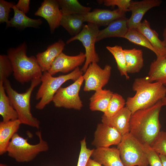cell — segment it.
Returning <instances> with one entry per match:
<instances>
[{"label": "cell", "instance_id": "cell-18", "mask_svg": "<svg viewBox=\"0 0 166 166\" xmlns=\"http://www.w3.org/2000/svg\"><path fill=\"white\" fill-rule=\"evenodd\" d=\"M65 45L61 39L49 45L45 51L39 53L36 57L42 72L48 71L54 60L64 50Z\"/></svg>", "mask_w": 166, "mask_h": 166}, {"label": "cell", "instance_id": "cell-4", "mask_svg": "<svg viewBox=\"0 0 166 166\" xmlns=\"http://www.w3.org/2000/svg\"><path fill=\"white\" fill-rule=\"evenodd\" d=\"M3 82L6 92L9 98L10 104L16 111L18 114V119L21 124L38 129L40 122L31 113L30 100L34 89L41 82V78L32 80L29 88L25 92L22 93H19L13 89L8 79Z\"/></svg>", "mask_w": 166, "mask_h": 166}, {"label": "cell", "instance_id": "cell-34", "mask_svg": "<svg viewBox=\"0 0 166 166\" xmlns=\"http://www.w3.org/2000/svg\"><path fill=\"white\" fill-rule=\"evenodd\" d=\"M93 150L87 148L85 138L82 140L81 141V150L77 166H86Z\"/></svg>", "mask_w": 166, "mask_h": 166}, {"label": "cell", "instance_id": "cell-27", "mask_svg": "<svg viewBox=\"0 0 166 166\" xmlns=\"http://www.w3.org/2000/svg\"><path fill=\"white\" fill-rule=\"evenodd\" d=\"M3 82L0 81V114L4 122L18 119L16 111L11 105L9 98L6 94Z\"/></svg>", "mask_w": 166, "mask_h": 166}, {"label": "cell", "instance_id": "cell-13", "mask_svg": "<svg viewBox=\"0 0 166 166\" xmlns=\"http://www.w3.org/2000/svg\"><path fill=\"white\" fill-rule=\"evenodd\" d=\"M34 15L41 17L47 21L52 33L60 26L62 14L57 0H44Z\"/></svg>", "mask_w": 166, "mask_h": 166}, {"label": "cell", "instance_id": "cell-9", "mask_svg": "<svg viewBox=\"0 0 166 166\" xmlns=\"http://www.w3.org/2000/svg\"><path fill=\"white\" fill-rule=\"evenodd\" d=\"M82 75L68 86L59 88L52 101L55 107L77 110L81 109L83 105L79 92L84 81Z\"/></svg>", "mask_w": 166, "mask_h": 166}, {"label": "cell", "instance_id": "cell-32", "mask_svg": "<svg viewBox=\"0 0 166 166\" xmlns=\"http://www.w3.org/2000/svg\"><path fill=\"white\" fill-rule=\"evenodd\" d=\"M13 73L12 64L7 55H0V81H3Z\"/></svg>", "mask_w": 166, "mask_h": 166}, {"label": "cell", "instance_id": "cell-10", "mask_svg": "<svg viewBox=\"0 0 166 166\" xmlns=\"http://www.w3.org/2000/svg\"><path fill=\"white\" fill-rule=\"evenodd\" d=\"M111 69L109 65H106L102 69L97 63H91L82 75L85 83L84 91H96L102 89L108 82Z\"/></svg>", "mask_w": 166, "mask_h": 166}, {"label": "cell", "instance_id": "cell-23", "mask_svg": "<svg viewBox=\"0 0 166 166\" xmlns=\"http://www.w3.org/2000/svg\"><path fill=\"white\" fill-rule=\"evenodd\" d=\"M113 92L109 89H99L89 98V109L92 111L105 112Z\"/></svg>", "mask_w": 166, "mask_h": 166}, {"label": "cell", "instance_id": "cell-41", "mask_svg": "<svg viewBox=\"0 0 166 166\" xmlns=\"http://www.w3.org/2000/svg\"><path fill=\"white\" fill-rule=\"evenodd\" d=\"M163 36L164 38L163 41L166 42V24L163 32Z\"/></svg>", "mask_w": 166, "mask_h": 166}, {"label": "cell", "instance_id": "cell-28", "mask_svg": "<svg viewBox=\"0 0 166 166\" xmlns=\"http://www.w3.org/2000/svg\"><path fill=\"white\" fill-rule=\"evenodd\" d=\"M62 15L84 14L90 11L91 8L85 6L77 0H57Z\"/></svg>", "mask_w": 166, "mask_h": 166}, {"label": "cell", "instance_id": "cell-40", "mask_svg": "<svg viewBox=\"0 0 166 166\" xmlns=\"http://www.w3.org/2000/svg\"><path fill=\"white\" fill-rule=\"evenodd\" d=\"M162 166H166V156L164 155L159 154Z\"/></svg>", "mask_w": 166, "mask_h": 166}, {"label": "cell", "instance_id": "cell-7", "mask_svg": "<svg viewBox=\"0 0 166 166\" xmlns=\"http://www.w3.org/2000/svg\"><path fill=\"white\" fill-rule=\"evenodd\" d=\"M117 148L121 160L125 166L149 165L144 145L130 132L123 136Z\"/></svg>", "mask_w": 166, "mask_h": 166}, {"label": "cell", "instance_id": "cell-30", "mask_svg": "<svg viewBox=\"0 0 166 166\" xmlns=\"http://www.w3.org/2000/svg\"><path fill=\"white\" fill-rule=\"evenodd\" d=\"M106 48L115 59L121 76H124L127 79H129V77L127 72L125 57L122 47L118 45L113 46H107Z\"/></svg>", "mask_w": 166, "mask_h": 166}, {"label": "cell", "instance_id": "cell-38", "mask_svg": "<svg viewBox=\"0 0 166 166\" xmlns=\"http://www.w3.org/2000/svg\"><path fill=\"white\" fill-rule=\"evenodd\" d=\"M30 2L29 0H19L15 6L19 10L26 14L29 11Z\"/></svg>", "mask_w": 166, "mask_h": 166}, {"label": "cell", "instance_id": "cell-11", "mask_svg": "<svg viewBox=\"0 0 166 166\" xmlns=\"http://www.w3.org/2000/svg\"><path fill=\"white\" fill-rule=\"evenodd\" d=\"M123 136L114 128L103 123L98 124L94 133L92 144L96 148H108L118 145Z\"/></svg>", "mask_w": 166, "mask_h": 166}, {"label": "cell", "instance_id": "cell-12", "mask_svg": "<svg viewBox=\"0 0 166 166\" xmlns=\"http://www.w3.org/2000/svg\"><path fill=\"white\" fill-rule=\"evenodd\" d=\"M85 60V53L81 52L75 56L68 55L62 52L55 58L47 72L52 76L59 72L68 73L81 65Z\"/></svg>", "mask_w": 166, "mask_h": 166}, {"label": "cell", "instance_id": "cell-42", "mask_svg": "<svg viewBox=\"0 0 166 166\" xmlns=\"http://www.w3.org/2000/svg\"><path fill=\"white\" fill-rule=\"evenodd\" d=\"M161 102L163 106H166V97H165L161 100Z\"/></svg>", "mask_w": 166, "mask_h": 166}, {"label": "cell", "instance_id": "cell-6", "mask_svg": "<svg viewBox=\"0 0 166 166\" xmlns=\"http://www.w3.org/2000/svg\"><path fill=\"white\" fill-rule=\"evenodd\" d=\"M36 134L39 141L36 144H31L27 139L20 136L17 133L12 137L7 149L8 156L18 162H27L33 160L40 152L48 151V143L42 138L41 131Z\"/></svg>", "mask_w": 166, "mask_h": 166}, {"label": "cell", "instance_id": "cell-20", "mask_svg": "<svg viewBox=\"0 0 166 166\" xmlns=\"http://www.w3.org/2000/svg\"><path fill=\"white\" fill-rule=\"evenodd\" d=\"M136 29L146 37L156 49L159 53V57H166V48L164 41L161 40L159 38L157 33L151 29L148 20L144 19L137 26Z\"/></svg>", "mask_w": 166, "mask_h": 166}, {"label": "cell", "instance_id": "cell-39", "mask_svg": "<svg viewBox=\"0 0 166 166\" xmlns=\"http://www.w3.org/2000/svg\"><path fill=\"white\" fill-rule=\"evenodd\" d=\"M86 166H102V165L93 159L89 158Z\"/></svg>", "mask_w": 166, "mask_h": 166}, {"label": "cell", "instance_id": "cell-21", "mask_svg": "<svg viewBox=\"0 0 166 166\" xmlns=\"http://www.w3.org/2000/svg\"><path fill=\"white\" fill-rule=\"evenodd\" d=\"M21 124L18 119L0 122V155L7 152L10 142Z\"/></svg>", "mask_w": 166, "mask_h": 166}, {"label": "cell", "instance_id": "cell-43", "mask_svg": "<svg viewBox=\"0 0 166 166\" xmlns=\"http://www.w3.org/2000/svg\"><path fill=\"white\" fill-rule=\"evenodd\" d=\"M0 166H8L5 164H2V163H1L0 164Z\"/></svg>", "mask_w": 166, "mask_h": 166}, {"label": "cell", "instance_id": "cell-29", "mask_svg": "<svg viewBox=\"0 0 166 166\" xmlns=\"http://www.w3.org/2000/svg\"><path fill=\"white\" fill-rule=\"evenodd\" d=\"M124 38L134 44L148 49L156 54L157 57H159V53L156 49L146 37L136 29H128Z\"/></svg>", "mask_w": 166, "mask_h": 166}, {"label": "cell", "instance_id": "cell-19", "mask_svg": "<svg viewBox=\"0 0 166 166\" xmlns=\"http://www.w3.org/2000/svg\"><path fill=\"white\" fill-rule=\"evenodd\" d=\"M128 19L125 16L119 18L112 22L105 29L99 30L96 42L111 37L124 38L128 29Z\"/></svg>", "mask_w": 166, "mask_h": 166}, {"label": "cell", "instance_id": "cell-33", "mask_svg": "<svg viewBox=\"0 0 166 166\" xmlns=\"http://www.w3.org/2000/svg\"><path fill=\"white\" fill-rule=\"evenodd\" d=\"M151 146L159 154L166 156V132L160 131Z\"/></svg>", "mask_w": 166, "mask_h": 166}, {"label": "cell", "instance_id": "cell-44", "mask_svg": "<svg viewBox=\"0 0 166 166\" xmlns=\"http://www.w3.org/2000/svg\"><path fill=\"white\" fill-rule=\"evenodd\" d=\"M164 43H165V46H166V42H164Z\"/></svg>", "mask_w": 166, "mask_h": 166}, {"label": "cell", "instance_id": "cell-14", "mask_svg": "<svg viewBox=\"0 0 166 166\" xmlns=\"http://www.w3.org/2000/svg\"><path fill=\"white\" fill-rule=\"evenodd\" d=\"M126 12L119 8L114 10L95 9L83 15L85 22L94 24L99 27L107 26L114 20L125 16Z\"/></svg>", "mask_w": 166, "mask_h": 166}, {"label": "cell", "instance_id": "cell-5", "mask_svg": "<svg viewBox=\"0 0 166 166\" xmlns=\"http://www.w3.org/2000/svg\"><path fill=\"white\" fill-rule=\"evenodd\" d=\"M83 72L79 67L71 73L57 77H53L48 72H43L41 78V84L36 95L37 100L40 99L35 108L42 110L52 101L53 97L62 85L69 80L75 81L81 76Z\"/></svg>", "mask_w": 166, "mask_h": 166}, {"label": "cell", "instance_id": "cell-3", "mask_svg": "<svg viewBox=\"0 0 166 166\" xmlns=\"http://www.w3.org/2000/svg\"><path fill=\"white\" fill-rule=\"evenodd\" d=\"M27 49V45L24 42L16 48L9 49L7 52L12 65L14 77L22 84L41 78L43 74L36 57H28Z\"/></svg>", "mask_w": 166, "mask_h": 166}, {"label": "cell", "instance_id": "cell-37", "mask_svg": "<svg viewBox=\"0 0 166 166\" xmlns=\"http://www.w3.org/2000/svg\"><path fill=\"white\" fill-rule=\"evenodd\" d=\"M100 2L103 3L107 6H116L118 8L126 12L130 11L129 7L131 2V0H104L99 1Z\"/></svg>", "mask_w": 166, "mask_h": 166}, {"label": "cell", "instance_id": "cell-35", "mask_svg": "<svg viewBox=\"0 0 166 166\" xmlns=\"http://www.w3.org/2000/svg\"><path fill=\"white\" fill-rule=\"evenodd\" d=\"M15 4L12 2L4 0H0V23H8L10 13L11 9H13Z\"/></svg>", "mask_w": 166, "mask_h": 166}, {"label": "cell", "instance_id": "cell-17", "mask_svg": "<svg viewBox=\"0 0 166 166\" xmlns=\"http://www.w3.org/2000/svg\"><path fill=\"white\" fill-rule=\"evenodd\" d=\"M132 113L124 107L114 115L107 117L103 115L102 123L116 129L122 136L129 132L130 121Z\"/></svg>", "mask_w": 166, "mask_h": 166}, {"label": "cell", "instance_id": "cell-24", "mask_svg": "<svg viewBox=\"0 0 166 166\" xmlns=\"http://www.w3.org/2000/svg\"><path fill=\"white\" fill-rule=\"evenodd\" d=\"M128 73L139 72L144 65L143 53L142 50L133 48L124 49Z\"/></svg>", "mask_w": 166, "mask_h": 166}, {"label": "cell", "instance_id": "cell-22", "mask_svg": "<svg viewBox=\"0 0 166 166\" xmlns=\"http://www.w3.org/2000/svg\"><path fill=\"white\" fill-rule=\"evenodd\" d=\"M14 12L13 17L6 24V28L15 27L19 29H23L27 27L38 28L42 23L41 19H34L27 16L15 6L13 8Z\"/></svg>", "mask_w": 166, "mask_h": 166}, {"label": "cell", "instance_id": "cell-15", "mask_svg": "<svg viewBox=\"0 0 166 166\" xmlns=\"http://www.w3.org/2000/svg\"><path fill=\"white\" fill-rule=\"evenodd\" d=\"M162 2L160 0H143L132 1L130 2L128 9L132 12L131 17L128 19L127 26L128 29H136L141 22L145 14L150 9L160 6Z\"/></svg>", "mask_w": 166, "mask_h": 166}, {"label": "cell", "instance_id": "cell-2", "mask_svg": "<svg viewBox=\"0 0 166 166\" xmlns=\"http://www.w3.org/2000/svg\"><path fill=\"white\" fill-rule=\"evenodd\" d=\"M132 89L136 94L127 97L125 105L132 114L152 106L166 97L165 86L157 82L151 81L148 77L136 78Z\"/></svg>", "mask_w": 166, "mask_h": 166}, {"label": "cell", "instance_id": "cell-8", "mask_svg": "<svg viewBox=\"0 0 166 166\" xmlns=\"http://www.w3.org/2000/svg\"><path fill=\"white\" fill-rule=\"evenodd\" d=\"M99 27L95 24L88 23L84 25L81 32L77 35L68 40L66 43L68 44L75 40H78L82 44L85 49L86 60L81 69L85 72L91 63H97L99 61L98 54L95 50V44L99 31Z\"/></svg>", "mask_w": 166, "mask_h": 166}, {"label": "cell", "instance_id": "cell-1", "mask_svg": "<svg viewBox=\"0 0 166 166\" xmlns=\"http://www.w3.org/2000/svg\"><path fill=\"white\" fill-rule=\"evenodd\" d=\"M163 106L161 100L149 108L132 114L129 132L143 144L150 146L160 132L159 116Z\"/></svg>", "mask_w": 166, "mask_h": 166}, {"label": "cell", "instance_id": "cell-26", "mask_svg": "<svg viewBox=\"0 0 166 166\" xmlns=\"http://www.w3.org/2000/svg\"><path fill=\"white\" fill-rule=\"evenodd\" d=\"M148 77L151 81L166 86V57H157L151 63Z\"/></svg>", "mask_w": 166, "mask_h": 166}, {"label": "cell", "instance_id": "cell-31", "mask_svg": "<svg viewBox=\"0 0 166 166\" xmlns=\"http://www.w3.org/2000/svg\"><path fill=\"white\" fill-rule=\"evenodd\" d=\"M125 105L126 101L121 95L113 93L103 115L107 117H111L124 107Z\"/></svg>", "mask_w": 166, "mask_h": 166}, {"label": "cell", "instance_id": "cell-25", "mask_svg": "<svg viewBox=\"0 0 166 166\" xmlns=\"http://www.w3.org/2000/svg\"><path fill=\"white\" fill-rule=\"evenodd\" d=\"M85 22L83 14L62 15L60 25L73 37L81 32L85 25Z\"/></svg>", "mask_w": 166, "mask_h": 166}, {"label": "cell", "instance_id": "cell-16", "mask_svg": "<svg viewBox=\"0 0 166 166\" xmlns=\"http://www.w3.org/2000/svg\"><path fill=\"white\" fill-rule=\"evenodd\" d=\"M91 156L93 160L104 166H125L117 148H96L94 149Z\"/></svg>", "mask_w": 166, "mask_h": 166}, {"label": "cell", "instance_id": "cell-36", "mask_svg": "<svg viewBox=\"0 0 166 166\" xmlns=\"http://www.w3.org/2000/svg\"><path fill=\"white\" fill-rule=\"evenodd\" d=\"M149 164L150 166H162L159 154L150 146L144 144Z\"/></svg>", "mask_w": 166, "mask_h": 166}]
</instances>
